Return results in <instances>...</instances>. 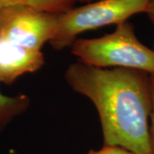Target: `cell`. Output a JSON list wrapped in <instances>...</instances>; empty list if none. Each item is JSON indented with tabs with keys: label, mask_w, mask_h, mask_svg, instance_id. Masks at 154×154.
Returning <instances> with one entry per match:
<instances>
[{
	"label": "cell",
	"mask_w": 154,
	"mask_h": 154,
	"mask_svg": "<svg viewBox=\"0 0 154 154\" xmlns=\"http://www.w3.org/2000/svg\"><path fill=\"white\" fill-rule=\"evenodd\" d=\"M87 154H134L127 149L117 146L104 145L99 150H90Z\"/></svg>",
	"instance_id": "cell-8"
},
{
	"label": "cell",
	"mask_w": 154,
	"mask_h": 154,
	"mask_svg": "<svg viewBox=\"0 0 154 154\" xmlns=\"http://www.w3.org/2000/svg\"><path fill=\"white\" fill-rule=\"evenodd\" d=\"M76 2H81V3H85V4H88V3H92V2H95L98 0H75Z\"/></svg>",
	"instance_id": "cell-11"
},
{
	"label": "cell",
	"mask_w": 154,
	"mask_h": 154,
	"mask_svg": "<svg viewBox=\"0 0 154 154\" xmlns=\"http://www.w3.org/2000/svg\"><path fill=\"white\" fill-rule=\"evenodd\" d=\"M75 0H0V9L9 6L25 5L53 14H62L75 7Z\"/></svg>",
	"instance_id": "cell-7"
},
{
	"label": "cell",
	"mask_w": 154,
	"mask_h": 154,
	"mask_svg": "<svg viewBox=\"0 0 154 154\" xmlns=\"http://www.w3.org/2000/svg\"><path fill=\"white\" fill-rule=\"evenodd\" d=\"M151 0H98L58 14L57 30L49 42L56 51L70 47L78 35L109 25H119L146 13Z\"/></svg>",
	"instance_id": "cell-3"
},
{
	"label": "cell",
	"mask_w": 154,
	"mask_h": 154,
	"mask_svg": "<svg viewBox=\"0 0 154 154\" xmlns=\"http://www.w3.org/2000/svg\"><path fill=\"white\" fill-rule=\"evenodd\" d=\"M30 105L31 99L26 94L9 96L0 92V133L17 117L26 112Z\"/></svg>",
	"instance_id": "cell-6"
},
{
	"label": "cell",
	"mask_w": 154,
	"mask_h": 154,
	"mask_svg": "<svg viewBox=\"0 0 154 154\" xmlns=\"http://www.w3.org/2000/svg\"><path fill=\"white\" fill-rule=\"evenodd\" d=\"M146 14L147 15L150 21H151V22L152 23V25L154 26V0H151L150 1L148 10H147Z\"/></svg>",
	"instance_id": "cell-10"
},
{
	"label": "cell",
	"mask_w": 154,
	"mask_h": 154,
	"mask_svg": "<svg viewBox=\"0 0 154 154\" xmlns=\"http://www.w3.org/2000/svg\"><path fill=\"white\" fill-rule=\"evenodd\" d=\"M58 14L33 7L15 5L0 9V39L27 49L41 51L53 38Z\"/></svg>",
	"instance_id": "cell-4"
},
{
	"label": "cell",
	"mask_w": 154,
	"mask_h": 154,
	"mask_svg": "<svg viewBox=\"0 0 154 154\" xmlns=\"http://www.w3.org/2000/svg\"><path fill=\"white\" fill-rule=\"evenodd\" d=\"M70 51L80 62L98 68H126L154 75V50L140 42L132 23L125 22L99 38H77Z\"/></svg>",
	"instance_id": "cell-2"
},
{
	"label": "cell",
	"mask_w": 154,
	"mask_h": 154,
	"mask_svg": "<svg viewBox=\"0 0 154 154\" xmlns=\"http://www.w3.org/2000/svg\"><path fill=\"white\" fill-rule=\"evenodd\" d=\"M152 82L153 88V102H152V110L150 118V128H149V135H150V143L152 153L154 154V75H152Z\"/></svg>",
	"instance_id": "cell-9"
},
{
	"label": "cell",
	"mask_w": 154,
	"mask_h": 154,
	"mask_svg": "<svg viewBox=\"0 0 154 154\" xmlns=\"http://www.w3.org/2000/svg\"><path fill=\"white\" fill-rule=\"evenodd\" d=\"M45 64L41 51L27 49L0 39V82L11 85L23 75L39 70Z\"/></svg>",
	"instance_id": "cell-5"
},
{
	"label": "cell",
	"mask_w": 154,
	"mask_h": 154,
	"mask_svg": "<svg viewBox=\"0 0 154 154\" xmlns=\"http://www.w3.org/2000/svg\"><path fill=\"white\" fill-rule=\"evenodd\" d=\"M64 78L73 91L95 106L104 145L121 146L134 154H153L149 135L153 102L151 74L77 61L68 66Z\"/></svg>",
	"instance_id": "cell-1"
}]
</instances>
